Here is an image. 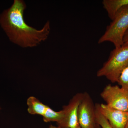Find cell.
I'll use <instances>...</instances> for the list:
<instances>
[{"mask_svg":"<svg viewBox=\"0 0 128 128\" xmlns=\"http://www.w3.org/2000/svg\"><path fill=\"white\" fill-rule=\"evenodd\" d=\"M26 8L22 0H14L11 6L0 16V24L11 41L22 48L37 46L48 38L50 32V22L37 30L26 23L24 12Z\"/></svg>","mask_w":128,"mask_h":128,"instance_id":"cell-1","label":"cell"},{"mask_svg":"<svg viewBox=\"0 0 128 128\" xmlns=\"http://www.w3.org/2000/svg\"><path fill=\"white\" fill-rule=\"evenodd\" d=\"M128 67V44L115 48L108 60L97 72L98 77L104 76L112 83L118 82L123 71Z\"/></svg>","mask_w":128,"mask_h":128,"instance_id":"cell-2","label":"cell"},{"mask_svg":"<svg viewBox=\"0 0 128 128\" xmlns=\"http://www.w3.org/2000/svg\"><path fill=\"white\" fill-rule=\"evenodd\" d=\"M112 21L98 42H111L115 48H118L123 44L124 35L128 29V5L119 9Z\"/></svg>","mask_w":128,"mask_h":128,"instance_id":"cell-3","label":"cell"},{"mask_svg":"<svg viewBox=\"0 0 128 128\" xmlns=\"http://www.w3.org/2000/svg\"><path fill=\"white\" fill-rule=\"evenodd\" d=\"M102 98L110 107L128 112V93L118 86L108 85L101 92Z\"/></svg>","mask_w":128,"mask_h":128,"instance_id":"cell-4","label":"cell"},{"mask_svg":"<svg viewBox=\"0 0 128 128\" xmlns=\"http://www.w3.org/2000/svg\"><path fill=\"white\" fill-rule=\"evenodd\" d=\"M78 118L82 128H96V106L88 93H83V97L78 108Z\"/></svg>","mask_w":128,"mask_h":128,"instance_id":"cell-5","label":"cell"},{"mask_svg":"<svg viewBox=\"0 0 128 128\" xmlns=\"http://www.w3.org/2000/svg\"><path fill=\"white\" fill-rule=\"evenodd\" d=\"M83 93H78L73 96L68 105L63 107L64 116L58 126L61 128H76L78 123V108L83 97Z\"/></svg>","mask_w":128,"mask_h":128,"instance_id":"cell-6","label":"cell"},{"mask_svg":"<svg viewBox=\"0 0 128 128\" xmlns=\"http://www.w3.org/2000/svg\"><path fill=\"white\" fill-rule=\"evenodd\" d=\"M102 114L114 128H124L128 119V112H124L109 106L106 104H99Z\"/></svg>","mask_w":128,"mask_h":128,"instance_id":"cell-7","label":"cell"},{"mask_svg":"<svg viewBox=\"0 0 128 128\" xmlns=\"http://www.w3.org/2000/svg\"><path fill=\"white\" fill-rule=\"evenodd\" d=\"M103 7L112 20L117 12L122 7L128 5V0H104Z\"/></svg>","mask_w":128,"mask_h":128,"instance_id":"cell-8","label":"cell"},{"mask_svg":"<svg viewBox=\"0 0 128 128\" xmlns=\"http://www.w3.org/2000/svg\"><path fill=\"white\" fill-rule=\"evenodd\" d=\"M28 111L30 114H38L42 116L46 112L48 106L41 102L38 98L31 96L27 101Z\"/></svg>","mask_w":128,"mask_h":128,"instance_id":"cell-9","label":"cell"},{"mask_svg":"<svg viewBox=\"0 0 128 128\" xmlns=\"http://www.w3.org/2000/svg\"><path fill=\"white\" fill-rule=\"evenodd\" d=\"M64 116V112L63 110L56 112L48 106L43 118L44 121L45 122H55L58 124L62 121Z\"/></svg>","mask_w":128,"mask_h":128,"instance_id":"cell-10","label":"cell"},{"mask_svg":"<svg viewBox=\"0 0 128 128\" xmlns=\"http://www.w3.org/2000/svg\"><path fill=\"white\" fill-rule=\"evenodd\" d=\"M99 104H96V122L101 128H114L105 117L102 114L99 109Z\"/></svg>","mask_w":128,"mask_h":128,"instance_id":"cell-11","label":"cell"},{"mask_svg":"<svg viewBox=\"0 0 128 128\" xmlns=\"http://www.w3.org/2000/svg\"><path fill=\"white\" fill-rule=\"evenodd\" d=\"M118 82L121 87L128 93V67L121 73Z\"/></svg>","mask_w":128,"mask_h":128,"instance_id":"cell-12","label":"cell"},{"mask_svg":"<svg viewBox=\"0 0 128 128\" xmlns=\"http://www.w3.org/2000/svg\"><path fill=\"white\" fill-rule=\"evenodd\" d=\"M123 43L124 44H128V29L124 35Z\"/></svg>","mask_w":128,"mask_h":128,"instance_id":"cell-13","label":"cell"},{"mask_svg":"<svg viewBox=\"0 0 128 128\" xmlns=\"http://www.w3.org/2000/svg\"><path fill=\"white\" fill-rule=\"evenodd\" d=\"M49 128H60V127L59 126H54V125H52V124H51V125H50V126Z\"/></svg>","mask_w":128,"mask_h":128,"instance_id":"cell-14","label":"cell"},{"mask_svg":"<svg viewBox=\"0 0 128 128\" xmlns=\"http://www.w3.org/2000/svg\"><path fill=\"white\" fill-rule=\"evenodd\" d=\"M128 128V121H127V124H126V126H125V128Z\"/></svg>","mask_w":128,"mask_h":128,"instance_id":"cell-15","label":"cell"},{"mask_svg":"<svg viewBox=\"0 0 128 128\" xmlns=\"http://www.w3.org/2000/svg\"><path fill=\"white\" fill-rule=\"evenodd\" d=\"M96 128H101V127H100V126L99 125H98V124H97V125Z\"/></svg>","mask_w":128,"mask_h":128,"instance_id":"cell-16","label":"cell"},{"mask_svg":"<svg viewBox=\"0 0 128 128\" xmlns=\"http://www.w3.org/2000/svg\"><path fill=\"white\" fill-rule=\"evenodd\" d=\"M81 128V127H80V126H78V127H77V128Z\"/></svg>","mask_w":128,"mask_h":128,"instance_id":"cell-17","label":"cell"},{"mask_svg":"<svg viewBox=\"0 0 128 128\" xmlns=\"http://www.w3.org/2000/svg\"><path fill=\"white\" fill-rule=\"evenodd\" d=\"M1 109V108H0V110Z\"/></svg>","mask_w":128,"mask_h":128,"instance_id":"cell-18","label":"cell"}]
</instances>
